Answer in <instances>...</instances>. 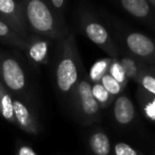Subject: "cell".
Wrapping results in <instances>:
<instances>
[{"mask_svg":"<svg viewBox=\"0 0 155 155\" xmlns=\"http://www.w3.org/2000/svg\"><path fill=\"white\" fill-rule=\"evenodd\" d=\"M24 12L28 29L33 35L47 39L65 38L63 19L54 13L47 1H24Z\"/></svg>","mask_w":155,"mask_h":155,"instance_id":"cell-1","label":"cell"},{"mask_svg":"<svg viewBox=\"0 0 155 155\" xmlns=\"http://www.w3.org/2000/svg\"><path fill=\"white\" fill-rule=\"evenodd\" d=\"M55 66V84L62 95L72 96L80 80V58L77 44L72 34L62 39Z\"/></svg>","mask_w":155,"mask_h":155,"instance_id":"cell-2","label":"cell"},{"mask_svg":"<svg viewBox=\"0 0 155 155\" xmlns=\"http://www.w3.org/2000/svg\"><path fill=\"white\" fill-rule=\"evenodd\" d=\"M73 102L78 116L84 123L95 122L98 120L100 106L93 95V85L88 78H81L72 93Z\"/></svg>","mask_w":155,"mask_h":155,"instance_id":"cell-3","label":"cell"},{"mask_svg":"<svg viewBox=\"0 0 155 155\" xmlns=\"http://www.w3.org/2000/svg\"><path fill=\"white\" fill-rule=\"evenodd\" d=\"M0 19L27 41L32 35L30 34L25 18L24 1L17 2L14 0H0Z\"/></svg>","mask_w":155,"mask_h":155,"instance_id":"cell-4","label":"cell"},{"mask_svg":"<svg viewBox=\"0 0 155 155\" xmlns=\"http://www.w3.org/2000/svg\"><path fill=\"white\" fill-rule=\"evenodd\" d=\"M0 77L5 88L13 93H21L26 88V73L13 56L5 54L0 58Z\"/></svg>","mask_w":155,"mask_h":155,"instance_id":"cell-5","label":"cell"},{"mask_svg":"<svg viewBox=\"0 0 155 155\" xmlns=\"http://www.w3.org/2000/svg\"><path fill=\"white\" fill-rule=\"evenodd\" d=\"M82 28L84 34L88 37L89 41H91L95 45L105 50L107 53H110L113 56V58H117L118 54L116 52L115 44L110 38L107 29L101 22L97 21L94 18L85 16L82 18Z\"/></svg>","mask_w":155,"mask_h":155,"instance_id":"cell-6","label":"cell"},{"mask_svg":"<svg viewBox=\"0 0 155 155\" xmlns=\"http://www.w3.org/2000/svg\"><path fill=\"white\" fill-rule=\"evenodd\" d=\"M125 45L133 55L146 62H155V43L140 32H130L125 36Z\"/></svg>","mask_w":155,"mask_h":155,"instance_id":"cell-7","label":"cell"},{"mask_svg":"<svg viewBox=\"0 0 155 155\" xmlns=\"http://www.w3.org/2000/svg\"><path fill=\"white\" fill-rule=\"evenodd\" d=\"M13 110L16 124L29 134H37L39 131L37 121L32 116L29 107L22 101L13 99Z\"/></svg>","mask_w":155,"mask_h":155,"instance_id":"cell-8","label":"cell"},{"mask_svg":"<svg viewBox=\"0 0 155 155\" xmlns=\"http://www.w3.org/2000/svg\"><path fill=\"white\" fill-rule=\"evenodd\" d=\"M50 48V39L43 37L31 35L28 41L26 52L28 53L29 58L35 65L44 64L48 58Z\"/></svg>","mask_w":155,"mask_h":155,"instance_id":"cell-9","label":"cell"},{"mask_svg":"<svg viewBox=\"0 0 155 155\" xmlns=\"http://www.w3.org/2000/svg\"><path fill=\"white\" fill-rule=\"evenodd\" d=\"M113 114L117 123L127 125L135 118V106L127 96L120 95L115 100Z\"/></svg>","mask_w":155,"mask_h":155,"instance_id":"cell-10","label":"cell"},{"mask_svg":"<svg viewBox=\"0 0 155 155\" xmlns=\"http://www.w3.org/2000/svg\"><path fill=\"white\" fill-rule=\"evenodd\" d=\"M120 5L127 13L138 19L148 18L152 9L149 0H121Z\"/></svg>","mask_w":155,"mask_h":155,"instance_id":"cell-11","label":"cell"},{"mask_svg":"<svg viewBox=\"0 0 155 155\" xmlns=\"http://www.w3.org/2000/svg\"><path fill=\"white\" fill-rule=\"evenodd\" d=\"M89 148L95 155H110V141L104 132H94L89 138Z\"/></svg>","mask_w":155,"mask_h":155,"instance_id":"cell-12","label":"cell"},{"mask_svg":"<svg viewBox=\"0 0 155 155\" xmlns=\"http://www.w3.org/2000/svg\"><path fill=\"white\" fill-rule=\"evenodd\" d=\"M0 39L8 45L19 48L21 50H27L28 41L20 37L12 28H10L5 21L0 19Z\"/></svg>","mask_w":155,"mask_h":155,"instance_id":"cell-13","label":"cell"},{"mask_svg":"<svg viewBox=\"0 0 155 155\" xmlns=\"http://www.w3.org/2000/svg\"><path fill=\"white\" fill-rule=\"evenodd\" d=\"M0 114L7 121L16 124L13 110V98L8 89L0 84Z\"/></svg>","mask_w":155,"mask_h":155,"instance_id":"cell-14","label":"cell"},{"mask_svg":"<svg viewBox=\"0 0 155 155\" xmlns=\"http://www.w3.org/2000/svg\"><path fill=\"white\" fill-rule=\"evenodd\" d=\"M114 58H101V60L97 61L95 64L91 66V70H89V77L88 80L91 81V84L95 83H99L101 79L108 72L110 67L112 65V62Z\"/></svg>","mask_w":155,"mask_h":155,"instance_id":"cell-15","label":"cell"},{"mask_svg":"<svg viewBox=\"0 0 155 155\" xmlns=\"http://www.w3.org/2000/svg\"><path fill=\"white\" fill-rule=\"evenodd\" d=\"M139 102L147 118L155 121V97L143 89L139 91Z\"/></svg>","mask_w":155,"mask_h":155,"instance_id":"cell-16","label":"cell"},{"mask_svg":"<svg viewBox=\"0 0 155 155\" xmlns=\"http://www.w3.org/2000/svg\"><path fill=\"white\" fill-rule=\"evenodd\" d=\"M93 85V95L95 97L96 101L98 102L100 108H105L112 102V96L105 91L103 86H102L101 83H95Z\"/></svg>","mask_w":155,"mask_h":155,"instance_id":"cell-17","label":"cell"},{"mask_svg":"<svg viewBox=\"0 0 155 155\" xmlns=\"http://www.w3.org/2000/svg\"><path fill=\"white\" fill-rule=\"evenodd\" d=\"M100 83H101L102 86L105 88V91H107L112 97H114V96H118L119 94L122 93L123 88H124V87H123L122 85H121L120 83L116 80V79H114V78H113L108 72L106 73L103 78H102L101 81H100Z\"/></svg>","mask_w":155,"mask_h":155,"instance_id":"cell-18","label":"cell"},{"mask_svg":"<svg viewBox=\"0 0 155 155\" xmlns=\"http://www.w3.org/2000/svg\"><path fill=\"white\" fill-rule=\"evenodd\" d=\"M108 73L112 75L114 79H116L123 87H125L127 83V77L125 74V71L123 69L122 65H121L120 61H118L117 58H114L112 62V65L110 67V70H108Z\"/></svg>","mask_w":155,"mask_h":155,"instance_id":"cell-19","label":"cell"},{"mask_svg":"<svg viewBox=\"0 0 155 155\" xmlns=\"http://www.w3.org/2000/svg\"><path fill=\"white\" fill-rule=\"evenodd\" d=\"M121 65H122L123 69L125 71V74H127V79L129 78H133L135 80H139V77L142 72H139L137 69V65H136V62L132 58H125L123 60L120 61Z\"/></svg>","mask_w":155,"mask_h":155,"instance_id":"cell-20","label":"cell"},{"mask_svg":"<svg viewBox=\"0 0 155 155\" xmlns=\"http://www.w3.org/2000/svg\"><path fill=\"white\" fill-rule=\"evenodd\" d=\"M138 81L140 82L141 88L144 91H147L148 94L155 97V75L147 72H142L140 74Z\"/></svg>","mask_w":155,"mask_h":155,"instance_id":"cell-21","label":"cell"},{"mask_svg":"<svg viewBox=\"0 0 155 155\" xmlns=\"http://www.w3.org/2000/svg\"><path fill=\"white\" fill-rule=\"evenodd\" d=\"M115 155H139V153L125 142H118L114 148Z\"/></svg>","mask_w":155,"mask_h":155,"instance_id":"cell-22","label":"cell"},{"mask_svg":"<svg viewBox=\"0 0 155 155\" xmlns=\"http://www.w3.org/2000/svg\"><path fill=\"white\" fill-rule=\"evenodd\" d=\"M47 3L53 10L54 13L58 14L61 17V12L64 10V7L66 5V1L65 0H49V1H47Z\"/></svg>","mask_w":155,"mask_h":155,"instance_id":"cell-23","label":"cell"},{"mask_svg":"<svg viewBox=\"0 0 155 155\" xmlns=\"http://www.w3.org/2000/svg\"><path fill=\"white\" fill-rule=\"evenodd\" d=\"M16 155H37V154L31 147L27 146V144H20V146L17 147Z\"/></svg>","mask_w":155,"mask_h":155,"instance_id":"cell-24","label":"cell"}]
</instances>
